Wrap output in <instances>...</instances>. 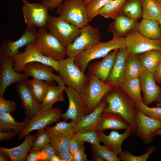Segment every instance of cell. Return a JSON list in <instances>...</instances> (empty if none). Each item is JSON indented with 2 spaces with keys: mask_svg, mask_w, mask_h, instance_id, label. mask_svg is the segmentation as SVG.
Returning a JSON list of instances; mask_svg holds the SVG:
<instances>
[{
  "mask_svg": "<svg viewBox=\"0 0 161 161\" xmlns=\"http://www.w3.org/2000/svg\"><path fill=\"white\" fill-rule=\"evenodd\" d=\"M104 99L107 105L103 112L120 115L129 123L134 135L137 129L135 101L121 89L114 87Z\"/></svg>",
  "mask_w": 161,
  "mask_h": 161,
  "instance_id": "1",
  "label": "cell"
},
{
  "mask_svg": "<svg viewBox=\"0 0 161 161\" xmlns=\"http://www.w3.org/2000/svg\"><path fill=\"white\" fill-rule=\"evenodd\" d=\"M75 58L67 57L59 61L57 72L65 84L80 93L88 85L89 77L75 63Z\"/></svg>",
  "mask_w": 161,
  "mask_h": 161,
  "instance_id": "2",
  "label": "cell"
},
{
  "mask_svg": "<svg viewBox=\"0 0 161 161\" xmlns=\"http://www.w3.org/2000/svg\"><path fill=\"white\" fill-rule=\"evenodd\" d=\"M126 47L124 38L113 37L106 42H99L92 48L75 57V63L85 72L89 62L103 58L111 52Z\"/></svg>",
  "mask_w": 161,
  "mask_h": 161,
  "instance_id": "3",
  "label": "cell"
},
{
  "mask_svg": "<svg viewBox=\"0 0 161 161\" xmlns=\"http://www.w3.org/2000/svg\"><path fill=\"white\" fill-rule=\"evenodd\" d=\"M88 74V84L80 94L89 113L100 105L114 86L103 81L95 75L89 72Z\"/></svg>",
  "mask_w": 161,
  "mask_h": 161,
  "instance_id": "4",
  "label": "cell"
},
{
  "mask_svg": "<svg viewBox=\"0 0 161 161\" xmlns=\"http://www.w3.org/2000/svg\"><path fill=\"white\" fill-rule=\"evenodd\" d=\"M35 43L38 49L44 56L58 61L66 58V47L48 31L46 27L38 29Z\"/></svg>",
  "mask_w": 161,
  "mask_h": 161,
  "instance_id": "5",
  "label": "cell"
},
{
  "mask_svg": "<svg viewBox=\"0 0 161 161\" xmlns=\"http://www.w3.org/2000/svg\"><path fill=\"white\" fill-rule=\"evenodd\" d=\"M56 12L59 17L80 29L89 22L83 0H65Z\"/></svg>",
  "mask_w": 161,
  "mask_h": 161,
  "instance_id": "6",
  "label": "cell"
},
{
  "mask_svg": "<svg viewBox=\"0 0 161 161\" xmlns=\"http://www.w3.org/2000/svg\"><path fill=\"white\" fill-rule=\"evenodd\" d=\"M80 35L66 47V56L76 57L100 41L101 32L89 23L80 29Z\"/></svg>",
  "mask_w": 161,
  "mask_h": 161,
  "instance_id": "7",
  "label": "cell"
},
{
  "mask_svg": "<svg viewBox=\"0 0 161 161\" xmlns=\"http://www.w3.org/2000/svg\"><path fill=\"white\" fill-rule=\"evenodd\" d=\"M49 31L66 47L80 34V28L59 16L49 15L46 26Z\"/></svg>",
  "mask_w": 161,
  "mask_h": 161,
  "instance_id": "8",
  "label": "cell"
},
{
  "mask_svg": "<svg viewBox=\"0 0 161 161\" xmlns=\"http://www.w3.org/2000/svg\"><path fill=\"white\" fill-rule=\"evenodd\" d=\"M10 57L14 61V69L18 73H21L27 64L34 62L47 64L52 67L55 71L58 70V61L44 55L37 48L35 42L26 45L24 52Z\"/></svg>",
  "mask_w": 161,
  "mask_h": 161,
  "instance_id": "9",
  "label": "cell"
},
{
  "mask_svg": "<svg viewBox=\"0 0 161 161\" xmlns=\"http://www.w3.org/2000/svg\"><path fill=\"white\" fill-rule=\"evenodd\" d=\"M62 111L59 107L42 110L40 109L30 119L25 128L19 134L18 139L21 140L35 130H40L52 124L57 122L62 118Z\"/></svg>",
  "mask_w": 161,
  "mask_h": 161,
  "instance_id": "10",
  "label": "cell"
},
{
  "mask_svg": "<svg viewBox=\"0 0 161 161\" xmlns=\"http://www.w3.org/2000/svg\"><path fill=\"white\" fill-rule=\"evenodd\" d=\"M23 2L22 13L27 27H46L49 16L48 8L42 3Z\"/></svg>",
  "mask_w": 161,
  "mask_h": 161,
  "instance_id": "11",
  "label": "cell"
},
{
  "mask_svg": "<svg viewBox=\"0 0 161 161\" xmlns=\"http://www.w3.org/2000/svg\"><path fill=\"white\" fill-rule=\"evenodd\" d=\"M125 39L126 47L129 54L137 55L153 50L161 51V38L151 39L135 32Z\"/></svg>",
  "mask_w": 161,
  "mask_h": 161,
  "instance_id": "12",
  "label": "cell"
},
{
  "mask_svg": "<svg viewBox=\"0 0 161 161\" xmlns=\"http://www.w3.org/2000/svg\"><path fill=\"white\" fill-rule=\"evenodd\" d=\"M14 64L11 57H0V96L4 97L6 88L12 84L28 78L24 73H17L14 69Z\"/></svg>",
  "mask_w": 161,
  "mask_h": 161,
  "instance_id": "13",
  "label": "cell"
},
{
  "mask_svg": "<svg viewBox=\"0 0 161 161\" xmlns=\"http://www.w3.org/2000/svg\"><path fill=\"white\" fill-rule=\"evenodd\" d=\"M65 92L68 99L69 106L66 112L62 114V118L66 121L71 120L76 123L89 114L88 109L80 93L69 86Z\"/></svg>",
  "mask_w": 161,
  "mask_h": 161,
  "instance_id": "14",
  "label": "cell"
},
{
  "mask_svg": "<svg viewBox=\"0 0 161 161\" xmlns=\"http://www.w3.org/2000/svg\"><path fill=\"white\" fill-rule=\"evenodd\" d=\"M137 129L134 135L145 144L150 143L156 132L161 128V121L145 115L136 109Z\"/></svg>",
  "mask_w": 161,
  "mask_h": 161,
  "instance_id": "15",
  "label": "cell"
},
{
  "mask_svg": "<svg viewBox=\"0 0 161 161\" xmlns=\"http://www.w3.org/2000/svg\"><path fill=\"white\" fill-rule=\"evenodd\" d=\"M37 31L34 27H27L21 37L15 41L10 39H4L0 47V57L11 56L19 53L20 48L35 42Z\"/></svg>",
  "mask_w": 161,
  "mask_h": 161,
  "instance_id": "16",
  "label": "cell"
},
{
  "mask_svg": "<svg viewBox=\"0 0 161 161\" xmlns=\"http://www.w3.org/2000/svg\"><path fill=\"white\" fill-rule=\"evenodd\" d=\"M55 69L51 66L38 62L27 64L24 67L23 72L28 77L55 83L56 81L59 86H65L64 82L59 75L53 73Z\"/></svg>",
  "mask_w": 161,
  "mask_h": 161,
  "instance_id": "17",
  "label": "cell"
},
{
  "mask_svg": "<svg viewBox=\"0 0 161 161\" xmlns=\"http://www.w3.org/2000/svg\"><path fill=\"white\" fill-rule=\"evenodd\" d=\"M143 97L142 102L148 106L154 102L161 101V87L156 82L154 73L143 70L139 77Z\"/></svg>",
  "mask_w": 161,
  "mask_h": 161,
  "instance_id": "18",
  "label": "cell"
},
{
  "mask_svg": "<svg viewBox=\"0 0 161 161\" xmlns=\"http://www.w3.org/2000/svg\"><path fill=\"white\" fill-rule=\"evenodd\" d=\"M16 89L24 108V114L30 120L40 110L41 103L34 97L27 79L18 83Z\"/></svg>",
  "mask_w": 161,
  "mask_h": 161,
  "instance_id": "19",
  "label": "cell"
},
{
  "mask_svg": "<svg viewBox=\"0 0 161 161\" xmlns=\"http://www.w3.org/2000/svg\"><path fill=\"white\" fill-rule=\"evenodd\" d=\"M129 53L126 47L119 49L111 72L106 83L120 88L124 80L126 61Z\"/></svg>",
  "mask_w": 161,
  "mask_h": 161,
  "instance_id": "20",
  "label": "cell"
},
{
  "mask_svg": "<svg viewBox=\"0 0 161 161\" xmlns=\"http://www.w3.org/2000/svg\"><path fill=\"white\" fill-rule=\"evenodd\" d=\"M118 50L111 52L100 61L89 64L87 67L89 73L106 82L114 66Z\"/></svg>",
  "mask_w": 161,
  "mask_h": 161,
  "instance_id": "21",
  "label": "cell"
},
{
  "mask_svg": "<svg viewBox=\"0 0 161 161\" xmlns=\"http://www.w3.org/2000/svg\"><path fill=\"white\" fill-rule=\"evenodd\" d=\"M97 131L100 142L103 143L118 155L123 151L122 146L123 142L132 134V130L130 126L122 133H120L114 130L106 135L103 131Z\"/></svg>",
  "mask_w": 161,
  "mask_h": 161,
  "instance_id": "22",
  "label": "cell"
},
{
  "mask_svg": "<svg viewBox=\"0 0 161 161\" xmlns=\"http://www.w3.org/2000/svg\"><path fill=\"white\" fill-rule=\"evenodd\" d=\"M138 22L120 14L110 24L108 31L113 37L125 38L129 34L137 32Z\"/></svg>",
  "mask_w": 161,
  "mask_h": 161,
  "instance_id": "23",
  "label": "cell"
},
{
  "mask_svg": "<svg viewBox=\"0 0 161 161\" xmlns=\"http://www.w3.org/2000/svg\"><path fill=\"white\" fill-rule=\"evenodd\" d=\"M130 126L129 123L120 115L103 111L98 121L97 130L103 131L109 129L126 130Z\"/></svg>",
  "mask_w": 161,
  "mask_h": 161,
  "instance_id": "24",
  "label": "cell"
},
{
  "mask_svg": "<svg viewBox=\"0 0 161 161\" xmlns=\"http://www.w3.org/2000/svg\"><path fill=\"white\" fill-rule=\"evenodd\" d=\"M36 136L29 134L20 145L11 148L0 147V152L6 155L12 161H24L31 149L32 143Z\"/></svg>",
  "mask_w": 161,
  "mask_h": 161,
  "instance_id": "25",
  "label": "cell"
},
{
  "mask_svg": "<svg viewBox=\"0 0 161 161\" xmlns=\"http://www.w3.org/2000/svg\"><path fill=\"white\" fill-rule=\"evenodd\" d=\"M107 105V103L104 99L96 108L75 124L73 129L74 134L82 130L97 131L100 117Z\"/></svg>",
  "mask_w": 161,
  "mask_h": 161,
  "instance_id": "26",
  "label": "cell"
},
{
  "mask_svg": "<svg viewBox=\"0 0 161 161\" xmlns=\"http://www.w3.org/2000/svg\"><path fill=\"white\" fill-rule=\"evenodd\" d=\"M137 32L151 39L161 38V30L158 21L143 18L138 23Z\"/></svg>",
  "mask_w": 161,
  "mask_h": 161,
  "instance_id": "27",
  "label": "cell"
},
{
  "mask_svg": "<svg viewBox=\"0 0 161 161\" xmlns=\"http://www.w3.org/2000/svg\"><path fill=\"white\" fill-rule=\"evenodd\" d=\"M66 87L65 86H50L47 94L41 103L40 109L46 110L52 108L53 106L58 101H64V93Z\"/></svg>",
  "mask_w": 161,
  "mask_h": 161,
  "instance_id": "28",
  "label": "cell"
},
{
  "mask_svg": "<svg viewBox=\"0 0 161 161\" xmlns=\"http://www.w3.org/2000/svg\"><path fill=\"white\" fill-rule=\"evenodd\" d=\"M137 56L143 70L154 73L161 61V51L151 50L140 54Z\"/></svg>",
  "mask_w": 161,
  "mask_h": 161,
  "instance_id": "29",
  "label": "cell"
},
{
  "mask_svg": "<svg viewBox=\"0 0 161 161\" xmlns=\"http://www.w3.org/2000/svg\"><path fill=\"white\" fill-rule=\"evenodd\" d=\"M29 119L26 117L21 122L16 121L10 113L0 114V131L14 130L20 133L27 125Z\"/></svg>",
  "mask_w": 161,
  "mask_h": 161,
  "instance_id": "30",
  "label": "cell"
},
{
  "mask_svg": "<svg viewBox=\"0 0 161 161\" xmlns=\"http://www.w3.org/2000/svg\"><path fill=\"white\" fill-rule=\"evenodd\" d=\"M143 69L137 55L129 53L126 61L124 80L139 78Z\"/></svg>",
  "mask_w": 161,
  "mask_h": 161,
  "instance_id": "31",
  "label": "cell"
},
{
  "mask_svg": "<svg viewBox=\"0 0 161 161\" xmlns=\"http://www.w3.org/2000/svg\"><path fill=\"white\" fill-rule=\"evenodd\" d=\"M120 14L138 22L142 18V0H126Z\"/></svg>",
  "mask_w": 161,
  "mask_h": 161,
  "instance_id": "32",
  "label": "cell"
},
{
  "mask_svg": "<svg viewBox=\"0 0 161 161\" xmlns=\"http://www.w3.org/2000/svg\"><path fill=\"white\" fill-rule=\"evenodd\" d=\"M143 19L159 21L161 19V3L156 0H142Z\"/></svg>",
  "mask_w": 161,
  "mask_h": 161,
  "instance_id": "33",
  "label": "cell"
},
{
  "mask_svg": "<svg viewBox=\"0 0 161 161\" xmlns=\"http://www.w3.org/2000/svg\"><path fill=\"white\" fill-rule=\"evenodd\" d=\"M120 88L134 101H142L141 88L139 78L124 81Z\"/></svg>",
  "mask_w": 161,
  "mask_h": 161,
  "instance_id": "34",
  "label": "cell"
},
{
  "mask_svg": "<svg viewBox=\"0 0 161 161\" xmlns=\"http://www.w3.org/2000/svg\"><path fill=\"white\" fill-rule=\"evenodd\" d=\"M31 90L36 100L41 103L45 97L49 87L55 83L33 78L28 80Z\"/></svg>",
  "mask_w": 161,
  "mask_h": 161,
  "instance_id": "35",
  "label": "cell"
},
{
  "mask_svg": "<svg viewBox=\"0 0 161 161\" xmlns=\"http://www.w3.org/2000/svg\"><path fill=\"white\" fill-rule=\"evenodd\" d=\"M126 0H112L99 10V15L105 18L115 19L120 13Z\"/></svg>",
  "mask_w": 161,
  "mask_h": 161,
  "instance_id": "36",
  "label": "cell"
},
{
  "mask_svg": "<svg viewBox=\"0 0 161 161\" xmlns=\"http://www.w3.org/2000/svg\"><path fill=\"white\" fill-rule=\"evenodd\" d=\"M91 148L92 155L98 156L103 161H120L118 155L108 147L100 144H91Z\"/></svg>",
  "mask_w": 161,
  "mask_h": 161,
  "instance_id": "37",
  "label": "cell"
},
{
  "mask_svg": "<svg viewBox=\"0 0 161 161\" xmlns=\"http://www.w3.org/2000/svg\"><path fill=\"white\" fill-rule=\"evenodd\" d=\"M75 124L72 121L69 123L64 121L59 122L53 127L47 126L45 129L48 132L59 135L72 137L74 134L73 129Z\"/></svg>",
  "mask_w": 161,
  "mask_h": 161,
  "instance_id": "38",
  "label": "cell"
},
{
  "mask_svg": "<svg viewBox=\"0 0 161 161\" xmlns=\"http://www.w3.org/2000/svg\"><path fill=\"white\" fill-rule=\"evenodd\" d=\"M48 132L49 134L50 144L55 149L57 154L69 150L70 140L72 136H65Z\"/></svg>",
  "mask_w": 161,
  "mask_h": 161,
  "instance_id": "39",
  "label": "cell"
},
{
  "mask_svg": "<svg viewBox=\"0 0 161 161\" xmlns=\"http://www.w3.org/2000/svg\"><path fill=\"white\" fill-rule=\"evenodd\" d=\"M72 137L80 141L87 142L91 144H99L100 143L97 131L81 130L75 132Z\"/></svg>",
  "mask_w": 161,
  "mask_h": 161,
  "instance_id": "40",
  "label": "cell"
},
{
  "mask_svg": "<svg viewBox=\"0 0 161 161\" xmlns=\"http://www.w3.org/2000/svg\"><path fill=\"white\" fill-rule=\"evenodd\" d=\"M112 0H92L86 5L89 22L99 15L100 10Z\"/></svg>",
  "mask_w": 161,
  "mask_h": 161,
  "instance_id": "41",
  "label": "cell"
},
{
  "mask_svg": "<svg viewBox=\"0 0 161 161\" xmlns=\"http://www.w3.org/2000/svg\"><path fill=\"white\" fill-rule=\"evenodd\" d=\"M50 143L49 134L45 129L38 130L32 144L31 150L40 151L47 144Z\"/></svg>",
  "mask_w": 161,
  "mask_h": 161,
  "instance_id": "42",
  "label": "cell"
},
{
  "mask_svg": "<svg viewBox=\"0 0 161 161\" xmlns=\"http://www.w3.org/2000/svg\"><path fill=\"white\" fill-rule=\"evenodd\" d=\"M135 106L136 109L145 115L161 121V106L150 107L145 105L142 101L135 102Z\"/></svg>",
  "mask_w": 161,
  "mask_h": 161,
  "instance_id": "43",
  "label": "cell"
},
{
  "mask_svg": "<svg viewBox=\"0 0 161 161\" xmlns=\"http://www.w3.org/2000/svg\"><path fill=\"white\" fill-rule=\"evenodd\" d=\"M156 148L154 146L149 147L144 154L139 156H135L126 150L123 151L118 155L121 160L123 161H145L156 151Z\"/></svg>",
  "mask_w": 161,
  "mask_h": 161,
  "instance_id": "44",
  "label": "cell"
},
{
  "mask_svg": "<svg viewBox=\"0 0 161 161\" xmlns=\"http://www.w3.org/2000/svg\"><path fill=\"white\" fill-rule=\"evenodd\" d=\"M16 108V103L15 101L6 100L3 97L0 96V114L13 112Z\"/></svg>",
  "mask_w": 161,
  "mask_h": 161,
  "instance_id": "45",
  "label": "cell"
},
{
  "mask_svg": "<svg viewBox=\"0 0 161 161\" xmlns=\"http://www.w3.org/2000/svg\"><path fill=\"white\" fill-rule=\"evenodd\" d=\"M55 154L54 148L50 143H48L41 150V161H50L51 158Z\"/></svg>",
  "mask_w": 161,
  "mask_h": 161,
  "instance_id": "46",
  "label": "cell"
},
{
  "mask_svg": "<svg viewBox=\"0 0 161 161\" xmlns=\"http://www.w3.org/2000/svg\"><path fill=\"white\" fill-rule=\"evenodd\" d=\"M84 143L72 137L70 140L69 150L74 154L84 145Z\"/></svg>",
  "mask_w": 161,
  "mask_h": 161,
  "instance_id": "47",
  "label": "cell"
},
{
  "mask_svg": "<svg viewBox=\"0 0 161 161\" xmlns=\"http://www.w3.org/2000/svg\"><path fill=\"white\" fill-rule=\"evenodd\" d=\"M85 149L84 145L74 154V161H87L86 155L85 152Z\"/></svg>",
  "mask_w": 161,
  "mask_h": 161,
  "instance_id": "48",
  "label": "cell"
},
{
  "mask_svg": "<svg viewBox=\"0 0 161 161\" xmlns=\"http://www.w3.org/2000/svg\"><path fill=\"white\" fill-rule=\"evenodd\" d=\"M65 0H42V3L49 10H52L57 8Z\"/></svg>",
  "mask_w": 161,
  "mask_h": 161,
  "instance_id": "49",
  "label": "cell"
},
{
  "mask_svg": "<svg viewBox=\"0 0 161 161\" xmlns=\"http://www.w3.org/2000/svg\"><path fill=\"white\" fill-rule=\"evenodd\" d=\"M19 132L14 130L6 131H0V141L10 140L15 136L19 135Z\"/></svg>",
  "mask_w": 161,
  "mask_h": 161,
  "instance_id": "50",
  "label": "cell"
},
{
  "mask_svg": "<svg viewBox=\"0 0 161 161\" xmlns=\"http://www.w3.org/2000/svg\"><path fill=\"white\" fill-rule=\"evenodd\" d=\"M57 155L61 161H74L73 154L69 150L61 152Z\"/></svg>",
  "mask_w": 161,
  "mask_h": 161,
  "instance_id": "51",
  "label": "cell"
},
{
  "mask_svg": "<svg viewBox=\"0 0 161 161\" xmlns=\"http://www.w3.org/2000/svg\"><path fill=\"white\" fill-rule=\"evenodd\" d=\"M40 151H34L30 150L28 153L25 161H39V152Z\"/></svg>",
  "mask_w": 161,
  "mask_h": 161,
  "instance_id": "52",
  "label": "cell"
},
{
  "mask_svg": "<svg viewBox=\"0 0 161 161\" xmlns=\"http://www.w3.org/2000/svg\"><path fill=\"white\" fill-rule=\"evenodd\" d=\"M154 74V79L157 83L161 84V61L158 64Z\"/></svg>",
  "mask_w": 161,
  "mask_h": 161,
  "instance_id": "53",
  "label": "cell"
},
{
  "mask_svg": "<svg viewBox=\"0 0 161 161\" xmlns=\"http://www.w3.org/2000/svg\"><path fill=\"white\" fill-rule=\"evenodd\" d=\"M9 158L3 153L0 152V161H9Z\"/></svg>",
  "mask_w": 161,
  "mask_h": 161,
  "instance_id": "54",
  "label": "cell"
},
{
  "mask_svg": "<svg viewBox=\"0 0 161 161\" xmlns=\"http://www.w3.org/2000/svg\"><path fill=\"white\" fill-rule=\"evenodd\" d=\"M50 161H61V160L59 156L55 154L51 158Z\"/></svg>",
  "mask_w": 161,
  "mask_h": 161,
  "instance_id": "55",
  "label": "cell"
},
{
  "mask_svg": "<svg viewBox=\"0 0 161 161\" xmlns=\"http://www.w3.org/2000/svg\"><path fill=\"white\" fill-rule=\"evenodd\" d=\"M92 157L93 161H103V160L98 156L92 155Z\"/></svg>",
  "mask_w": 161,
  "mask_h": 161,
  "instance_id": "56",
  "label": "cell"
},
{
  "mask_svg": "<svg viewBox=\"0 0 161 161\" xmlns=\"http://www.w3.org/2000/svg\"><path fill=\"white\" fill-rule=\"evenodd\" d=\"M155 136H161V128L157 130L155 132Z\"/></svg>",
  "mask_w": 161,
  "mask_h": 161,
  "instance_id": "57",
  "label": "cell"
},
{
  "mask_svg": "<svg viewBox=\"0 0 161 161\" xmlns=\"http://www.w3.org/2000/svg\"><path fill=\"white\" fill-rule=\"evenodd\" d=\"M92 0H83L84 3L85 5L87 4L88 2L92 1Z\"/></svg>",
  "mask_w": 161,
  "mask_h": 161,
  "instance_id": "58",
  "label": "cell"
},
{
  "mask_svg": "<svg viewBox=\"0 0 161 161\" xmlns=\"http://www.w3.org/2000/svg\"><path fill=\"white\" fill-rule=\"evenodd\" d=\"M158 22H159V23L160 26V28L161 30V19L158 21Z\"/></svg>",
  "mask_w": 161,
  "mask_h": 161,
  "instance_id": "59",
  "label": "cell"
},
{
  "mask_svg": "<svg viewBox=\"0 0 161 161\" xmlns=\"http://www.w3.org/2000/svg\"><path fill=\"white\" fill-rule=\"evenodd\" d=\"M157 106L161 107V101L157 104Z\"/></svg>",
  "mask_w": 161,
  "mask_h": 161,
  "instance_id": "60",
  "label": "cell"
},
{
  "mask_svg": "<svg viewBox=\"0 0 161 161\" xmlns=\"http://www.w3.org/2000/svg\"><path fill=\"white\" fill-rule=\"evenodd\" d=\"M23 2L28 1V0H21Z\"/></svg>",
  "mask_w": 161,
  "mask_h": 161,
  "instance_id": "61",
  "label": "cell"
},
{
  "mask_svg": "<svg viewBox=\"0 0 161 161\" xmlns=\"http://www.w3.org/2000/svg\"><path fill=\"white\" fill-rule=\"evenodd\" d=\"M156 0L159 2H160V3L161 2V0Z\"/></svg>",
  "mask_w": 161,
  "mask_h": 161,
  "instance_id": "62",
  "label": "cell"
},
{
  "mask_svg": "<svg viewBox=\"0 0 161 161\" xmlns=\"http://www.w3.org/2000/svg\"></svg>",
  "mask_w": 161,
  "mask_h": 161,
  "instance_id": "63",
  "label": "cell"
}]
</instances>
